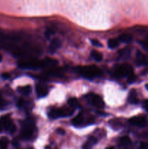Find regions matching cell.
Listing matches in <instances>:
<instances>
[{
  "label": "cell",
  "instance_id": "cell-1",
  "mask_svg": "<svg viewBox=\"0 0 148 149\" xmlns=\"http://www.w3.org/2000/svg\"><path fill=\"white\" fill-rule=\"evenodd\" d=\"M78 73L87 79H93L96 77L102 75V71L96 65H86V66L78 67Z\"/></svg>",
  "mask_w": 148,
  "mask_h": 149
},
{
  "label": "cell",
  "instance_id": "cell-2",
  "mask_svg": "<svg viewBox=\"0 0 148 149\" xmlns=\"http://www.w3.org/2000/svg\"><path fill=\"white\" fill-rule=\"evenodd\" d=\"M73 108H60V109H52L49 113V117L52 119H56L58 118L67 117L73 113Z\"/></svg>",
  "mask_w": 148,
  "mask_h": 149
},
{
  "label": "cell",
  "instance_id": "cell-3",
  "mask_svg": "<svg viewBox=\"0 0 148 149\" xmlns=\"http://www.w3.org/2000/svg\"><path fill=\"white\" fill-rule=\"evenodd\" d=\"M35 127L32 122L30 121H26L23 122V127H22L21 132H20V137L23 140H30L33 137L34 133Z\"/></svg>",
  "mask_w": 148,
  "mask_h": 149
},
{
  "label": "cell",
  "instance_id": "cell-4",
  "mask_svg": "<svg viewBox=\"0 0 148 149\" xmlns=\"http://www.w3.org/2000/svg\"><path fill=\"white\" fill-rule=\"evenodd\" d=\"M115 75L117 77H125L128 78L133 75L132 67L129 64H121L116 66L115 69Z\"/></svg>",
  "mask_w": 148,
  "mask_h": 149
},
{
  "label": "cell",
  "instance_id": "cell-5",
  "mask_svg": "<svg viewBox=\"0 0 148 149\" xmlns=\"http://www.w3.org/2000/svg\"><path fill=\"white\" fill-rule=\"evenodd\" d=\"M19 68L23 69H33V68H41V61H38L36 59H25L18 63Z\"/></svg>",
  "mask_w": 148,
  "mask_h": 149
},
{
  "label": "cell",
  "instance_id": "cell-6",
  "mask_svg": "<svg viewBox=\"0 0 148 149\" xmlns=\"http://www.w3.org/2000/svg\"><path fill=\"white\" fill-rule=\"evenodd\" d=\"M89 103L92 105L93 106L96 107L97 109H103L104 106V103L103 99L98 95L90 93L86 96Z\"/></svg>",
  "mask_w": 148,
  "mask_h": 149
},
{
  "label": "cell",
  "instance_id": "cell-7",
  "mask_svg": "<svg viewBox=\"0 0 148 149\" xmlns=\"http://www.w3.org/2000/svg\"><path fill=\"white\" fill-rule=\"evenodd\" d=\"M129 122L131 125L136 127H142L147 126L148 124L147 119L144 116H133L129 119Z\"/></svg>",
  "mask_w": 148,
  "mask_h": 149
},
{
  "label": "cell",
  "instance_id": "cell-8",
  "mask_svg": "<svg viewBox=\"0 0 148 149\" xmlns=\"http://www.w3.org/2000/svg\"><path fill=\"white\" fill-rule=\"evenodd\" d=\"M136 63L137 65H145L148 64V61L147 59L146 56L142 53L140 51L136 52Z\"/></svg>",
  "mask_w": 148,
  "mask_h": 149
},
{
  "label": "cell",
  "instance_id": "cell-9",
  "mask_svg": "<svg viewBox=\"0 0 148 149\" xmlns=\"http://www.w3.org/2000/svg\"><path fill=\"white\" fill-rule=\"evenodd\" d=\"M36 92L38 97H44L47 95L48 93H49V90L44 84H38L36 87Z\"/></svg>",
  "mask_w": 148,
  "mask_h": 149
},
{
  "label": "cell",
  "instance_id": "cell-10",
  "mask_svg": "<svg viewBox=\"0 0 148 149\" xmlns=\"http://www.w3.org/2000/svg\"><path fill=\"white\" fill-rule=\"evenodd\" d=\"M41 63L42 67L44 68H52L57 64V61L50 58H46L44 60H41Z\"/></svg>",
  "mask_w": 148,
  "mask_h": 149
},
{
  "label": "cell",
  "instance_id": "cell-11",
  "mask_svg": "<svg viewBox=\"0 0 148 149\" xmlns=\"http://www.w3.org/2000/svg\"><path fill=\"white\" fill-rule=\"evenodd\" d=\"M84 114H83L82 112L78 113L75 118L72 120V124L73 126L75 127H80L84 125Z\"/></svg>",
  "mask_w": 148,
  "mask_h": 149
},
{
  "label": "cell",
  "instance_id": "cell-12",
  "mask_svg": "<svg viewBox=\"0 0 148 149\" xmlns=\"http://www.w3.org/2000/svg\"><path fill=\"white\" fill-rule=\"evenodd\" d=\"M61 47V42L59 41V39H57V38H55V39H52L51 41L50 46H49V50H50L51 52H55L57 49H59Z\"/></svg>",
  "mask_w": 148,
  "mask_h": 149
},
{
  "label": "cell",
  "instance_id": "cell-13",
  "mask_svg": "<svg viewBox=\"0 0 148 149\" xmlns=\"http://www.w3.org/2000/svg\"><path fill=\"white\" fill-rule=\"evenodd\" d=\"M128 101L130 103H132V104H136L139 102L137 93L134 90H131L129 93V97H128Z\"/></svg>",
  "mask_w": 148,
  "mask_h": 149
},
{
  "label": "cell",
  "instance_id": "cell-14",
  "mask_svg": "<svg viewBox=\"0 0 148 149\" xmlns=\"http://www.w3.org/2000/svg\"><path fill=\"white\" fill-rule=\"evenodd\" d=\"M131 144V141L128 136H123L119 139V145L123 147H128Z\"/></svg>",
  "mask_w": 148,
  "mask_h": 149
},
{
  "label": "cell",
  "instance_id": "cell-15",
  "mask_svg": "<svg viewBox=\"0 0 148 149\" xmlns=\"http://www.w3.org/2000/svg\"><path fill=\"white\" fill-rule=\"evenodd\" d=\"M19 92L24 95H28L32 92V87L30 85H26L18 88Z\"/></svg>",
  "mask_w": 148,
  "mask_h": 149
},
{
  "label": "cell",
  "instance_id": "cell-16",
  "mask_svg": "<svg viewBox=\"0 0 148 149\" xmlns=\"http://www.w3.org/2000/svg\"><path fill=\"white\" fill-rule=\"evenodd\" d=\"M97 143V138H94V137H91V138H89L88 140H87V141L85 143V144H84V146H83V148H91V147L94 146Z\"/></svg>",
  "mask_w": 148,
  "mask_h": 149
},
{
  "label": "cell",
  "instance_id": "cell-17",
  "mask_svg": "<svg viewBox=\"0 0 148 149\" xmlns=\"http://www.w3.org/2000/svg\"><path fill=\"white\" fill-rule=\"evenodd\" d=\"M131 40L132 36L129 34H126V33L120 35L118 37L119 42H123V43H129L131 42Z\"/></svg>",
  "mask_w": 148,
  "mask_h": 149
},
{
  "label": "cell",
  "instance_id": "cell-18",
  "mask_svg": "<svg viewBox=\"0 0 148 149\" xmlns=\"http://www.w3.org/2000/svg\"><path fill=\"white\" fill-rule=\"evenodd\" d=\"M91 56L97 62H100V61L102 60L103 58V55L101 52H98V51H96V50H93L91 51Z\"/></svg>",
  "mask_w": 148,
  "mask_h": 149
},
{
  "label": "cell",
  "instance_id": "cell-19",
  "mask_svg": "<svg viewBox=\"0 0 148 149\" xmlns=\"http://www.w3.org/2000/svg\"><path fill=\"white\" fill-rule=\"evenodd\" d=\"M119 45V41L118 39H111L108 41L107 42V45H108V47L110 49H115V48L117 47Z\"/></svg>",
  "mask_w": 148,
  "mask_h": 149
},
{
  "label": "cell",
  "instance_id": "cell-20",
  "mask_svg": "<svg viewBox=\"0 0 148 149\" xmlns=\"http://www.w3.org/2000/svg\"><path fill=\"white\" fill-rule=\"evenodd\" d=\"M9 144V140L8 138L6 137H1L0 138V147L3 148H7V146Z\"/></svg>",
  "mask_w": 148,
  "mask_h": 149
},
{
  "label": "cell",
  "instance_id": "cell-21",
  "mask_svg": "<svg viewBox=\"0 0 148 149\" xmlns=\"http://www.w3.org/2000/svg\"><path fill=\"white\" fill-rule=\"evenodd\" d=\"M68 104L70 105V106L73 109H75V107H77L78 105V100H77L76 98H74V97H71L68 100Z\"/></svg>",
  "mask_w": 148,
  "mask_h": 149
},
{
  "label": "cell",
  "instance_id": "cell-22",
  "mask_svg": "<svg viewBox=\"0 0 148 149\" xmlns=\"http://www.w3.org/2000/svg\"><path fill=\"white\" fill-rule=\"evenodd\" d=\"M54 33H55V31H54L53 30H52V29H47V30L45 31L44 36L46 39H49Z\"/></svg>",
  "mask_w": 148,
  "mask_h": 149
},
{
  "label": "cell",
  "instance_id": "cell-23",
  "mask_svg": "<svg viewBox=\"0 0 148 149\" xmlns=\"http://www.w3.org/2000/svg\"><path fill=\"white\" fill-rule=\"evenodd\" d=\"M139 45H140L141 46L144 48V49L148 50V39H147V40L139 41Z\"/></svg>",
  "mask_w": 148,
  "mask_h": 149
},
{
  "label": "cell",
  "instance_id": "cell-24",
  "mask_svg": "<svg viewBox=\"0 0 148 149\" xmlns=\"http://www.w3.org/2000/svg\"><path fill=\"white\" fill-rule=\"evenodd\" d=\"M91 43L93 46L97 47H102V45L100 42H99L97 39H91Z\"/></svg>",
  "mask_w": 148,
  "mask_h": 149
},
{
  "label": "cell",
  "instance_id": "cell-25",
  "mask_svg": "<svg viewBox=\"0 0 148 149\" xmlns=\"http://www.w3.org/2000/svg\"><path fill=\"white\" fill-rule=\"evenodd\" d=\"M16 131V126L14 123L11 125V127H10V129L8 130V132H10V134H13Z\"/></svg>",
  "mask_w": 148,
  "mask_h": 149
},
{
  "label": "cell",
  "instance_id": "cell-26",
  "mask_svg": "<svg viewBox=\"0 0 148 149\" xmlns=\"http://www.w3.org/2000/svg\"><path fill=\"white\" fill-rule=\"evenodd\" d=\"M4 118H0V133L4 131Z\"/></svg>",
  "mask_w": 148,
  "mask_h": 149
},
{
  "label": "cell",
  "instance_id": "cell-27",
  "mask_svg": "<svg viewBox=\"0 0 148 149\" xmlns=\"http://www.w3.org/2000/svg\"><path fill=\"white\" fill-rule=\"evenodd\" d=\"M24 105V100H23V99H20V100L17 101V106H18L19 108L22 107V106Z\"/></svg>",
  "mask_w": 148,
  "mask_h": 149
},
{
  "label": "cell",
  "instance_id": "cell-28",
  "mask_svg": "<svg viewBox=\"0 0 148 149\" xmlns=\"http://www.w3.org/2000/svg\"><path fill=\"white\" fill-rule=\"evenodd\" d=\"M139 147H140V148H142V149L148 148V143H142Z\"/></svg>",
  "mask_w": 148,
  "mask_h": 149
},
{
  "label": "cell",
  "instance_id": "cell-29",
  "mask_svg": "<svg viewBox=\"0 0 148 149\" xmlns=\"http://www.w3.org/2000/svg\"><path fill=\"white\" fill-rule=\"evenodd\" d=\"M1 77H2V78L4 79H7L10 78V75L8 73H4V74H3L2 75H1Z\"/></svg>",
  "mask_w": 148,
  "mask_h": 149
},
{
  "label": "cell",
  "instance_id": "cell-30",
  "mask_svg": "<svg viewBox=\"0 0 148 149\" xmlns=\"http://www.w3.org/2000/svg\"><path fill=\"white\" fill-rule=\"evenodd\" d=\"M143 106L145 109V110H147L148 111V100H146L145 102H144Z\"/></svg>",
  "mask_w": 148,
  "mask_h": 149
},
{
  "label": "cell",
  "instance_id": "cell-31",
  "mask_svg": "<svg viewBox=\"0 0 148 149\" xmlns=\"http://www.w3.org/2000/svg\"><path fill=\"white\" fill-rule=\"evenodd\" d=\"M57 132H59V133H60V134H64V133H65V132H64V130H60V129L57 130Z\"/></svg>",
  "mask_w": 148,
  "mask_h": 149
},
{
  "label": "cell",
  "instance_id": "cell-32",
  "mask_svg": "<svg viewBox=\"0 0 148 149\" xmlns=\"http://www.w3.org/2000/svg\"><path fill=\"white\" fill-rule=\"evenodd\" d=\"M145 87H146V89L147 90V91H148V84H146V85H145Z\"/></svg>",
  "mask_w": 148,
  "mask_h": 149
},
{
  "label": "cell",
  "instance_id": "cell-33",
  "mask_svg": "<svg viewBox=\"0 0 148 149\" xmlns=\"http://www.w3.org/2000/svg\"><path fill=\"white\" fill-rule=\"evenodd\" d=\"M1 59H2V58H1V54H0V61H1Z\"/></svg>",
  "mask_w": 148,
  "mask_h": 149
}]
</instances>
